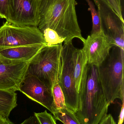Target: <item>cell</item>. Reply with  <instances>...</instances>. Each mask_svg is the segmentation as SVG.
I'll return each mask as SVG.
<instances>
[{
	"label": "cell",
	"instance_id": "cell-1",
	"mask_svg": "<svg viewBox=\"0 0 124 124\" xmlns=\"http://www.w3.org/2000/svg\"><path fill=\"white\" fill-rule=\"evenodd\" d=\"M39 21L38 28L42 32L50 28L56 31L64 40V43L75 38L83 43L76 15V0H38Z\"/></svg>",
	"mask_w": 124,
	"mask_h": 124
},
{
	"label": "cell",
	"instance_id": "cell-2",
	"mask_svg": "<svg viewBox=\"0 0 124 124\" xmlns=\"http://www.w3.org/2000/svg\"><path fill=\"white\" fill-rule=\"evenodd\" d=\"M76 117L82 124H99L110 105L99 78L97 67L87 64L85 80L79 90Z\"/></svg>",
	"mask_w": 124,
	"mask_h": 124
},
{
	"label": "cell",
	"instance_id": "cell-3",
	"mask_svg": "<svg viewBox=\"0 0 124 124\" xmlns=\"http://www.w3.org/2000/svg\"><path fill=\"white\" fill-rule=\"evenodd\" d=\"M124 50L114 46L109 55L97 67L99 78L108 103L124 101Z\"/></svg>",
	"mask_w": 124,
	"mask_h": 124
},
{
	"label": "cell",
	"instance_id": "cell-4",
	"mask_svg": "<svg viewBox=\"0 0 124 124\" xmlns=\"http://www.w3.org/2000/svg\"><path fill=\"white\" fill-rule=\"evenodd\" d=\"M62 44L45 46L29 62L27 74L36 77L52 90L59 75Z\"/></svg>",
	"mask_w": 124,
	"mask_h": 124
},
{
	"label": "cell",
	"instance_id": "cell-5",
	"mask_svg": "<svg viewBox=\"0 0 124 124\" xmlns=\"http://www.w3.org/2000/svg\"><path fill=\"white\" fill-rule=\"evenodd\" d=\"M74 48L72 41L64 43L62 46L58 82L64 94L66 107L75 113L78 109V93L75 86L73 75V52Z\"/></svg>",
	"mask_w": 124,
	"mask_h": 124
},
{
	"label": "cell",
	"instance_id": "cell-6",
	"mask_svg": "<svg viewBox=\"0 0 124 124\" xmlns=\"http://www.w3.org/2000/svg\"><path fill=\"white\" fill-rule=\"evenodd\" d=\"M41 44H46L38 27L16 26L6 22L0 27V49Z\"/></svg>",
	"mask_w": 124,
	"mask_h": 124
},
{
	"label": "cell",
	"instance_id": "cell-7",
	"mask_svg": "<svg viewBox=\"0 0 124 124\" xmlns=\"http://www.w3.org/2000/svg\"><path fill=\"white\" fill-rule=\"evenodd\" d=\"M94 1L98 9L103 32L114 46L124 50V20L106 0Z\"/></svg>",
	"mask_w": 124,
	"mask_h": 124
},
{
	"label": "cell",
	"instance_id": "cell-8",
	"mask_svg": "<svg viewBox=\"0 0 124 124\" xmlns=\"http://www.w3.org/2000/svg\"><path fill=\"white\" fill-rule=\"evenodd\" d=\"M38 0H9L6 22L17 26L38 25Z\"/></svg>",
	"mask_w": 124,
	"mask_h": 124
},
{
	"label": "cell",
	"instance_id": "cell-9",
	"mask_svg": "<svg viewBox=\"0 0 124 124\" xmlns=\"http://www.w3.org/2000/svg\"><path fill=\"white\" fill-rule=\"evenodd\" d=\"M30 62L9 60L0 57V90L19 91Z\"/></svg>",
	"mask_w": 124,
	"mask_h": 124
},
{
	"label": "cell",
	"instance_id": "cell-10",
	"mask_svg": "<svg viewBox=\"0 0 124 124\" xmlns=\"http://www.w3.org/2000/svg\"><path fill=\"white\" fill-rule=\"evenodd\" d=\"M19 91L47 108L53 114L57 111L52 90L36 77L26 74Z\"/></svg>",
	"mask_w": 124,
	"mask_h": 124
},
{
	"label": "cell",
	"instance_id": "cell-11",
	"mask_svg": "<svg viewBox=\"0 0 124 124\" xmlns=\"http://www.w3.org/2000/svg\"><path fill=\"white\" fill-rule=\"evenodd\" d=\"M83 44L82 49L86 54L87 63L97 67L105 61L114 46L102 31L89 35Z\"/></svg>",
	"mask_w": 124,
	"mask_h": 124
},
{
	"label": "cell",
	"instance_id": "cell-12",
	"mask_svg": "<svg viewBox=\"0 0 124 124\" xmlns=\"http://www.w3.org/2000/svg\"><path fill=\"white\" fill-rule=\"evenodd\" d=\"M45 46L46 44H41L0 49V57L9 60L30 62Z\"/></svg>",
	"mask_w": 124,
	"mask_h": 124
},
{
	"label": "cell",
	"instance_id": "cell-13",
	"mask_svg": "<svg viewBox=\"0 0 124 124\" xmlns=\"http://www.w3.org/2000/svg\"><path fill=\"white\" fill-rule=\"evenodd\" d=\"M87 64V59L82 49L75 47L73 52V75L75 86L78 92L82 81L85 78Z\"/></svg>",
	"mask_w": 124,
	"mask_h": 124
},
{
	"label": "cell",
	"instance_id": "cell-14",
	"mask_svg": "<svg viewBox=\"0 0 124 124\" xmlns=\"http://www.w3.org/2000/svg\"><path fill=\"white\" fill-rule=\"evenodd\" d=\"M17 101L15 92L0 90V117L9 119L10 113L17 106Z\"/></svg>",
	"mask_w": 124,
	"mask_h": 124
},
{
	"label": "cell",
	"instance_id": "cell-15",
	"mask_svg": "<svg viewBox=\"0 0 124 124\" xmlns=\"http://www.w3.org/2000/svg\"><path fill=\"white\" fill-rule=\"evenodd\" d=\"M55 120L64 124H82L74 112L67 108L58 109L53 114Z\"/></svg>",
	"mask_w": 124,
	"mask_h": 124
},
{
	"label": "cell",
	"instance_id": "cell-16",
	"mask_svg": "<svg viewBox=\"0 0 124 124\" xmlns=\"http://www.w3.org/2000/svg\"><path fill=\"white\" fill-rule=\"evenodd\" d=\"M52 91L54 103L57 110L61 108H67L64 94L59 85L58 76L56 78L55 81L52 89Z\"/></svg>",
	"mask_w": 124,
	"mask_h": 124
},
{
	"label": "cell",
	"instance_id": "cell-17",
	"mask_svg": "<svg viewBox=\"0 0 124 124\" xmlns=\"http://www.w3.org/2000/svg\"><path fill=\"white\" fill-rule=\"evenodd\" d=\"M87 2L92 20V27L91 34H95L102 31L101 22L98 11H97L93 2L91 0H85Z\"/></svg>",
	"mask_w": 124,
	"mask_h": 124
},
{
	"label": "cell",
	"instance_id": "cell-18",
	"mask_svg": "<svg viewBox=\"0 0 124 124\" xmlns=\"http://www.w3.org/2000/svg\"><path fill=\"white\" fill-rule=\"evenodd\" d=\"M43 36L45 40L46 46H54L62 44L64 40L57 33L52 29L46 28L43 32Z\"/></svg>",
	"mask_w": 124,
	"mask_h": 124
},
{
	"label": "cell",
	"instance_id": "cell-19",
	"mask_svg": "<svg viewBox=\"0 0 124 124\" xmlns=\"http://www.w3.org/2000/svg\"><path fill=\"white\" fill-rule=\"evenodd\" d=\"M41 124H57L56 120L51 114L47 113L46 110L40 113H34Z\"/></svg>",
	"mask_w": 124,
	"mask_h": 124
},
{
	"label": "cell",
	"instance_id": "cell-20",
	"mask_svg": "<svg viewBox=\"0 0 124 124\" xmlns=\"http://www.w3.org/2000/svg\"><path fill=\"white\" fill-rule=\"evenodd\" d=\"M113 9L122 19L124 20L122 15V0H106Z\"/></svg>",
	"mask_w": 124,
	"mask_h": 124
},
{
	"label": "cell",
	"instance_id": "cell-21",
	"mask_svg": "<svg viewBox=\"0 0 124 124\" xmlns=\"http://www.w3.org/2000/svg\"><path fill=\"white\" fill-rule=\"evenodd\" d=\"M9 0H0V18L7 19Z\"/></svg>",
	"mask_w": 124,
	"mask_h": 124
},
{
	"label": "cell",
	"instance_id": "cell-22",
	"mask_svg": "<svg viewBox=\"0 0 124 124\" xmlns=\"http://www.w3.org/2000/svg\"><path fill=\"white\" fill-rule=\"evenodd\" d=\"M99 124H116L111 114H107L100 121Z\"/></svg>",
	"mask_w": 124,
	"mask_h": 124
},
{
	"label": "cell",
	"instance_id": "cell-23",
	"mask_svg": "<svg viewBox=\"0 0 124 124\" xmlns=\"http://www.w3.org/2000/svg\"><path fill=\"white\" fill-rule=\"evenodd\" d=\"M20 124H41L39 123L36 116H30V118L25 120Z\"/></svg>",
	"mask_w": 124,
	"mask_h": 124
},
{
	"label": "cell",
	"instance_id": "cell-24",
	"mask_svg": "<svg viewBox=\"0 0 124 124\" xmlns=\"http://www.w3.org/2000/svg\"><path fill=\"white\" fill-rule=\"evenodd\" d=\"M122 105L120 115L119 117L118 122V124H122L124 122V101H122Z\"/></svg>",
	"mask_w": 124,
	"mask_h": 124
},
{
	"label": "cell",
	"instance_id": "cell-25",
	"mask_svg": "<svg viewBox=\"0 0 124 124\" xmlns=\"http://www.w3.org/2000/svg\"><path fill=\"white\" fill-rule=\"evenodd\" d=\"M0 124H15L11 122L9 119H6L0 117Z\"/></svg>",
	"mask_w": 124,
	"mask_h": 124
}]
</instances>
